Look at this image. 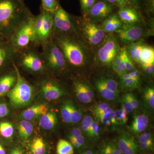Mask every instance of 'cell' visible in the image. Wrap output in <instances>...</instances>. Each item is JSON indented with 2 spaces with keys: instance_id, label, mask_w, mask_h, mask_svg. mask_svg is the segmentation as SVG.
<instances>
[{
  "instance_id": "cell-44",
  "label": "cell",
  "mask_w": 154,
  "mask_h": 154,
  "mask_svg": "<svg viewBox=\"0 0 154 154\" xmlns=\"http://www.w3.org/2000/svg\"><path fill=\"white\" fill-rule=\"evenodd\" d=\"M113 68L114 71L117 72L119 76L128 73L127 71L126 67H125V65L123 61L119 64L115 66H113Z\"/></svg>"
},
{
  "instance_id": "cell-14",
  "label": "cell",
  "mask_w": 154,
  "mask_h": 154,
  "mask_svg": "<svg viewBox=\"0 0 154 154\" xmlns=\"http://www.w3.org/2000/svg\"><path fill=\"white\" fill-rule=\"evenodd\" d=\"M113 10V5L102 0L96 2L85 16H88L90 22L95 23L106 19Z\"/></svg>"
},
{
  "instance_id": "cell-58",
  "label": "cell",
  "mask_w": 154,
  "mask_h": 154,
  "mask_svg": "<svg viewBox=\"0 0 154 154\" xmlns=\"http://www.w3.org/2000/svg\"><path fill=\"white\" fill-rule=\"evenodd\" d=\"M112 147V154H122L121 152L119 150V149L115 144L112 143L110 144Z\"/></svg>"
},
{
  "instance_id": "cell-16",
  "label": "cell",
  "mask_w": 154,
  "mask_h": 154,
  "mask_svg": "<svg viewBox=\"0 0 154 154\" xmlns=\"http://www.w3.org/2000/svg\"><path fill=\"white\" fill-rule=\"evenodd\" d=\"M118 17L122 22L125 24L138 23L141 21L137 11L134 8L130 6L120 8L118 12Z\"/></svg>"
},
{
  "instance_id": "cell-24",
  "label": "cell",
  "mask_w": 154,
  "mask_h": 154,
  "mask_svg": "<svg viewBox=\"0 0 154 154\" xmlns=\"http://www.w3.org/2000/svg\"><path fill=\"white\" fill-rule=\"evenodd\" d=\"M96 86L100 94L105 99L109 101H115L117 99L118 94L107 89L100 79L96 81Z\"/></svg>"
},
{
  "instance_id": "cell-39",
  "label": "cell",
  "mask_w": 154,
  "mask_h": 154,
  "mask_svg": "<svg viewBox=\"0 0 154 154\" xmlns=\"http://www.w3.org/2000/svg\"><path fill=\"white\" fill-rule=\"evenodd\" d=\"M121 105L122 109L125 110L127 113H131L135 110L132 104L128 100L125 95L122 96L121 100Z\"/></svg>"
},
{
  "instance_id": "cell-18",
  "label": "cell",
  "mask_w": 154,
  "mask_h": 154,
  "mask_svg": "<svg viewBox=\"0 0 154 154\" xmlns=\"http://www.w3.org/2000/svg\"><path fill=\"white\" fill-rule=\"evenodd\" d=\"M149 123V119L147 116L144 114L135 115L130 129L134 134H139L145 130Z\"/></svg>"
},
{
  "instance_id": "cell-7",
  "label": "cell",
  "mask_w": 154,
  "mask_h": 154,
  "mask_svg": "<svg viewBox=\"0 0 154 154\" xmlns=\"http://www.w3.org/2000/svg\"><path fill=\"white\" fill-rule=\"evenodd\" d=\"M33 26L37 47L52 40L54 36L52 13L41 9L40 14L34 16Z\"/></svg>"
},
{
  "instance_id": "cell-17",
  "label": "cell",
  "mask_w": 154,
  "mask_h": 154,
  "mask_svg": "<svg viewBox=\"0 0 154 154\" xmlns=\"http://www.w3.org/2000/svg\"><path fill=\"white\" fill-rule=\"evenodd\" d=\"M122 21L116 14H110L102 22L101 28L105 33L116 32L122 27Z\"/></svg>"
},
{
  "instance_id": "cell-35",
  "label": "cell",
  "mask_w": 154,
  "mask_h": 154,
  "mask_svg": "<svg viewBox=\"0 0 154 154\" xmlns=\"http://www.w3.org/2000/svg\"><path fill=\"white\" fill-rule=\"evenodd\" d=\"M71 102H65L62 107L61 111L63 119L65 122L67 123L71 122Z\"/></svg>"
},
{
  "instance_id": "cell-31",
  "label": "cell",
  "mask_w": 154,
  "mask_h": 154,
  "mask_svg": "<svg viewBox=\"0 0 154 154\" xmlns=\"http://www.w3.org/2000/svg\"><path fill=\"white\" fill-rule=\"evenodd\" d=\"M41 9L53 13L58 8L60 4L57 0H41Z\"/></svg>"
},
{
  "instance_id": "cell-10",
  "label": "cell",
  "mask_w": 154,
  "mask_h": 154,
  "mask_svg": "<svg viewBox=\"0 0 154 154\" xmlns=\"http://www.w3.org/2000/svg\"><path fill=\"white\" fill-rule=\"evenodd\" d=\"M81 23L82 24H80L77 20L78 34L81 31L90 44L93 45H98L105 39L106 33L101 26L91 22Z\"/></svg>"
},
{
  "instance_id": "cell-29",
  "label": "cell",
  "mask_w": 154,
  "mask_h": 154,
  "mask_svg": "<svg viewBox=\"0 0 154 154\" xmlns=\"http://www.w3.org/2000/svg\"><path fill=\"white\" fill-rule=\"evenodd\" d=\"M45 146L42 138L38 137L33 140L31 145L32 154H45Z\"/></svg>"
},
{
  "instance_id": "cell-36",
  "label": "cell",
  "mask_w": 154,
  "mask_h": 154,
  "mask_svg": "<svg viewBox=\"0 0 154 154\" xmlns=\"http://www.w3.org/2000/svg\"><path fill=\"white\" fill-rule=\"evenodd\" d=\"M116 114V120L117 125H123L126 123L128 118L127 113L123 109L117 110L115 111Z\"/></svg>"
},
{
  "instance_id": "cell-15",
  "label": "cell",
  "mask_w": 154,
  "mask_h": 154,
  "mask_svg": "<svg viewBox=\"0 0 154 154\" xmlns=\"http://www.w3.org/2000/svg\"><path fill=\"white\" fill-rule=\"evenodd\" d=\"M17 81L16 69L13 66L0 72V97L6 96Z\"/></svg>"
},
{
  "instance_id": "cell-19",
  "label": "cell",
  "mask_w": 154,
  "mask_h": 154,
  "mask_svg": "<svg viewBox=\"0 0 154 154\" xmlns=\"http://www.w3.org/2000/svg\"><path fill=\"white\" fill-rule=\"evenodd\" d=\"M48 112V107L45 104H40L32 106L24 110L22 114V118L25 120L30 121L37 116L45 114Z\"/></svg>"
},
{
  "instance_id": "cell-30",
  "label": "cell",
  "mask_w": 154,
  "mask_h": 154,
  "mask_svg": "<svg viewBox=\"0 0 154 154\" xmlns=\"http://www.w3.org/2000/svg\"><path fill=\"white\" fill-rule=\"evenodd\" d=\"M14 133V128L13 125L8 122H0V135L6 139L10 138Z\"/></svg>"
},
{
  "instance_id": "cell-9",
  "label": "cell",
  "mask_w": 154,
  "mask_h": 154,
  "mask_svg": "<svg viewBox=\"0 0 154 154\" xmlns=\"http://www.w3.org/2000/svg\"><path fill=\"white\" fill-rule=\"evenodd\" d=\"M105 37L98 50L97 56L98 60L101 63L107 65L112 63L121 49L114 35L110 34Z\"/></svg>"
},
{
  "instance_id": "cell-25",
  "label": "cell",
  "mask_w": 154,
  "mask_h": 154,
  "mask_svg": "<svg viewBox=\"0 0 154 154\" xmlns=\"http://www.w3.org/2000/svg\"><path fill=\"white\" fill-rule=\"evenodd\" d=\"M33 126L28 120H22L20 122L18 127L19 135L23 138H27L32 134L33 131Z\"/></svg>"
},
{
  "instance_id": "cell-23",
  "label": "cell",
  "mask_w": 154,
  "mask_h": 154,
  "mask_svg": "<svg viewBox=\"0 0 154 154\" xmlns=\"http://www.w3.org/2000/svg\"><path fill=\"white\" fill-rule=\"evenodd\" d=\"M141 64L149 65L154 63V50L152 47L144 45L140 54Z\"/></svg>"
},
{
  "instance_id": "cell-59",
  "label": "cell",
  "mask_w": 154,
  "mask_h": 154,
  "mask_svg": "<svg viewBox=\"0 0 154 154\" xmlns=\"http://www.w3.org/2000/svg\"><path fill=\"white\" fill-rule=\"evenodd\" d=\"M112 149L111 144H108L103 150V154H112Z\"/></svg>"
},
{
  "instance_id": "cell-12",
  "label": "cell",
  "mask_w": 154,
  "mask_h": 154,
  "mask_svg": "<svg viewBox=\"0 0 154 154\" xmlns=\"http://www.w3.org/2000/svg\"><path fill=\"white\" fill-rule=\"evenodd\" d=\"M17 54L10 41L0 38V72L13 66Z\"/></svg>"
},
{
  "instance_id": "cell-28",
  "label": "cell",
  "mask_w": 154,
  "mask_h": 154,
  "mask_svg": "<svg viewBox=\"0 0 154 154\" xmlns=\"http://www.w3.org/2000/svg\"><path fill=\"white\" fill-rule=\"evenodd\" d=\"M57 154H74L73 146L67 140H60L57 146Z\"/></svg>"
},
{
  "instance_id": "cell-46",
  "label": "cell",
  "mask_w": 154,
  "mask_h": 154,
  "mask_svg": "<svg viewBox=\"0 0 154 154\" xmlns=\"http://www.w3.org/2000/svg\"><path fill=\"white\" fill-rule=\"evenodd\" d=\"M106 2L109 3L112 5H115L120 8L128 6L124 0H102Z\"/></svg>"
},
{
  "instance_id": "cell-22",
  "label": "cell",
  "mask_w": 154,
  "mask_h": 154,
  "mask_svg": "<svg viewBox=\"0 0 154 154\" xmlns=\"http://www.w3.org/2000/svg\"><path fill=\"white\" fill-rule=\"evenodd\" d=\"M73 84L76 95L80 102L85 104H88L92 102L93 99H91L86 93L83 86V83L75 80Z\"/></svg>"
},
{
  "instance_id": "cell-62",
  "label": "cell",
  "mask_w": 154,
  "mask_h": 154,
  "mask_svg": "<svg viewBox=\"0 0 154 154\" xmlns=\"http://www.w3.org/2000/svg\"><path fill=\"white\" fill-rule=\"evenodd\" d=\"M0 154H6L5 150L1 143H0Z\"/></svg>"
},
{
  "instance_id": "cell-42",
  "label": "cell",
  "mask_w": 154,
  "mask_h": 154,
  "mask_svg": "<svg viewBox=\"0 0 154 154\" xmlns=\"http://www.w3.org/2000/svg\"><path fill=\"white\" fill-rule=\"evenodd\" d=\"M125 96L132 104L134 109H137L139 107V102L138 101L137 98L134 94L131 93H128L125 94Z\"/></svg>"
},
{
  "instance_id": "cell-53",
  "label": "cell",
  "mask_w": 154,
  "mask_h": 154,
  "mask_svg": "<svg viewBox=\"0 0 154 154\" xmlns=\"http://www.w3.org/2000/svg\"><path fill=\"white\" fill-rule=\"evenodd\" d=\"M108 107H109V105L107 103H101L96 106L94 110V113H95L102 110H105Z\"/></svg>"
},
{
  "instance_id": "cell-20",
  "label": "cell",
  "mask_w": 154,
  "mask_h": 154,
  "mask_svg": "<svg viewBox=\"0 0 154 154\" xmlns=\"http://www.w3.org/2000/svg\"><path fill=\"white\" fill-rule=\"evenodd\" d=\"M144 44L141 41L130 43L126 49L127 52L131 59L137 63H140V54Z\"/></svg>"
},
{
  "instance_id": "cell-49",
  "label": "cell",
  "mask_w": 154,
  "mask_h": 154,
  "mask_svg": "<svg viewBox=\"0 0 154 154\" xmlns=\"http://www.w3.org/2000/svg\"><path fill=\"white\" fill-rule=\"evenodd\" d=\"M94 121L93 118L90 115L85 116L83 119L82 122V125H85L87 126L90 131V137L91 136V125H92V122Z\"/></svg>"
},
{
  "instance_id": "cell-8",
  "label": "cell",
  "mask_w": 154,
  "mask_h": 154,
  "mask_svg": "<svg viewBox=\"0 0 154 154\" xmlns=\"http://www.w3.org/2000/svg\"><path fill=\"white\" fill-rule=\"evenodd\" d=\"M54 35L78 36L77 19L72 17L60 5L53 13Z\"/></svg>"
},
{
  "instance_id": "cell-63",
  "label": "cell",
  "mask_w": 154,
  "mask_h": 154,
  "mask_svg": "<svg viewBox=\"0 0 154 154\" xmlns=\"http://www.w3.org/2000/svg\"><path fill=\"white\" fill-rule=\"evenodd\" d=\"M82 154H94V152L91 150H88L87 151L83 153Z\"/></svg>"
},
{
  "instance_id": "cell-45",
  "label": "cell",
  "mask_w": 154,
  "mask_h": 154,
  "mask_svg": "<svg viewBox=\"0 0 154 154\" xmlns=\"http://www.w3.org/2000/svg\"><path fill=\"white\" fill-rule=\"evenodd\" d=\"M9 109L7 104L4 102H0V118H4L8 115Z\"/></svg>"
},
{
  "instance_id": "cell-32",
  "label": "cell",
  "mask_w": 154,
  "mask_h": 154,
  "mask_svg": "<svg viewBox=\"0 0 154 154\" xmlns=\"http://www.w3.org/2000/svg\"><path fill=\"white\" fill-rule=\"evenodd\" d=\"M144 100L149 108L152 110L154 108V89L152 87L146 88L144 92Z\"/></svg>"
},
{
  "instance_id": "cell-55",
  "label": "cell",
  "mask_w": 154,
  "mask_h": 154,
  "mask_svg": "<svg viewBox=\"0 0 154 154\" xmlns=\"http://www.w3.org/2000/svg\"><path fill=\"white\" fill-rule=\"evenodd\" d=\"M122 62V58L121 52L119 53V54L116 56V57L115 58L114 60H113L112 62V66H115L119 64Z\"/></svg>"
},
{
  "instance_id": "cell-51",
  "label": "cell",
  "mask_w": 154,
  "mask_h": 154,
  "mask_svg": "<svg viewBox=\"0 0 154 154\" xmlns=\"http://www.w3.org/2000/svg\"><path fill=\"white\" fill-rule=\"evenodd\" d=\"M83 86L88 96L91 99H93L94 97V93L91 88L85 83H83Z\"/></svg>"
},
{
  "instance_id": "cell-4",
  "label": "cell",
  "mask_w": 154,
  "mask_h": 154,
  "mask_svg": "<svg viewBox=\"0 0 154 154\" xmlns=\"http://www.w3.org/2000/svg\"><path fill=\"white\" fill-rule=\"evenodd\" d=\"M37 47L30 48L17 53L15 63L31 73L43 75L48 70L42 53Z\"/></svg>"
},
{
  "instance_id": "cell-27",
  "label": "cell",
  "mask_w": 154,
  "mask_h": 154,
  "mask_svg": "<svg viewBox=\"0 0 154 154\" xmlns=\"http://www.w3.org/2000/svg\"><path fill=\"white\" fill-rule=\"evenodd\" d=\"M140 78H134L121 79L120 88L124 91H131L138 87Z\"/></svg>"
},
{
  "instance_id": "cell-1",
  "label": "cell",
  "mask_w": 154,
  "mask_h": 154,
  "mask_svg": "<svg viewBox=\"0 0 154 154\" xmlns=\"http://www.w3.org/2000/svg\"><path fill=\"white\" fill-rule=\"evenodd\" d=\"M33 16L25 0H0V38L10 41L19 27Z\"/></svg>"
},
{
  "instance_id": "cell-47",
  "label": "cell",
  "mask_w": 154,
  "mask_h": 154,
  "mask_svg": "<svg viewBox=\"0 0 154 154\" xmlns=\"http://www.w3.org/2000/svg\"><path fill=\"white\" fill-rule=\"evenodd\" d=\"M142 68L146 74L149 76H153L154 71V63L149 65L141 64Z\"/></svg>"
},
{
  "instance_id": "cell-38",
  "label": "cell",
  "mask_w": 154,
  "mask_h": 154,
  "mask_svg": "<svg viewBox=\"0 0 154 154\" xmlns=\"http://www.w3.org/2000/svg\"><path fill=\"white\" fill-rule=\"evenodd\" d=\"M79 1L81 10L85 16L97 2V0H79Z\"/></svg>"
},
{
  "instance_id": "cell-5",
  "label": "cell",
  "mask_w": 154,
  "mask_h": 154,
  "mask_svg": "<svg viewBox=\"0 0 154 154\" xmlns=\"http://www.w3.org/2000/svg\"><path fill=\"white\" fill-rule=\"evenodd\" d=\"M42 56L48 70L56 74L64 73L68 65L62 51L53 39L41 45Z\"/></svg>"
},
{
  "instance_id": "cell-34",
  "label": "cell",
  "mask_w": 154,
  "mask_h": 154,
  "mask_svg": "<svg viewBox=\"0 0 154 154\" xmlns=\"http://www.w3.org/2000/svg\"><path fill=\"white\" fill-rule=\"evenodd\" d=\"M100 80L106 86L107 89L119 95V92L118 89V85L116 81L113 79L105 78V77L101 78Z\"/></svg>"
},
{
  "instance_id": "cell-60",
  "label": "cell",
  "mask_w": 154,
  "mask_h": 154,
  "mask_svg": "<svg viewBox=\"0 0 154 154\" xmlns=\"http://www.w3.org/2000/svg\"><path fill=\"white\" fill-rule=\"evenodd\" d=\"M69 139L70 140L71 143L73 146L74 147L76 148H79L80 147H81V146H80L74 139L71 137H69Z\"/></svg>"
},
{
  "instance_id": "cell-40",
  "label": "cell",
  "mask_w": 154,
  "mask_h": 154,
  "mask_svg": "<svg viewBox=\"0 0 154 154\" xmlns=\"http://www.w3.org/2000/svg\"><path fill=\"white\" fill-rule=\"evenodd\" d=\"M138 140L140 143L149 141H153V137L151 132L146 131L142 134L140 136Z\"/></svg>"
},
{
  "instance_id": "cell-3",
  "label": "cell",
  "mask_w": 154,
  "mask_h": 154,
  "mask_svg": "<svg viewBox=\"0 0 154 154\" xmlns=\"http://www.w3.org/2000/svg\"><path fill=\"white\" fill-rule=\"evenodd\" d=\"M14 66L17 72V81L7 96L8 97L11 105L14 107H23L29 105L32 101L34 88L22 76L15 62Z\"/></svg>"
},
{
  "instance_id": "cell-50",
  "label": "cell",
  "mask_w": 154,
  "mask_h": 154,
  "mask_svg": "<svg viewBox=\"0 0 154 154\" xmlns=\"http://www.w3.org/2000/svg\"><path fill=\"white\" fill-rule=\"evenodd\" d=\"M130 7L138 8L140 5V0H124Z\"/></svg>"
},
{
  "instance_id": "cell-57",
  "label": "cell",
  "mask_w": 154,
  "mask_h": 154,
  "mask_svg": "<svg viewBox=\"0 0 154 154\" xmlns=\"http://www.w3.org/2000/svg\"><path fill=\"white\" fill-rule=\"evenodd\" d=\"M69 137L74 139L75 140L80 146H82L84 145L85 144V138H84V137H83L82 135H81V136H80L76 138H72L70 137Z\"/></svg>"
},
{
  "instance_id": "cell-61",
  "label": "cell",
  "mask_w": 154,
  "mask_h": 154,
  "mask_svg": "<svg viewBox=\"0 0 154 154\" xmlns=\"http://www.w3.org/2000/svg\"><path fill=\"white\" fill-rule=\"evenodd\" d=\"M11 154H23V153L21 149L16 148L12 150Z\"/></svg>"
},
{
  "instance_id": "cell-21",
  "label": "cell",
  "mask_w": 154,
  "mask_h": 154,
  "mask_svg": "<svg viewBox=\"0 0 154 154\" xmlns=\"http://www.w3.org/2000/svg\"><path fill=\"white\" fill-rule=\"evenodd\" d=\"M57 122V117L54 112H47L41 116L39 125L43 129L50 130L55 126Z\"/></svg>"
},
{
  "instance_id": "cell-26",
  "label": "cell",
  "mask_w": 154,
  "mask_h": 154,
  "mask_svg": "<svg viewBox=\"0 0 154 154\" xmlns=\"http://www.w3.org/2000/svg\"><path fill=\"white\" fill-rule=\"evenodd\" d=\"M135 141L134 139L129 134H122L119 139L118 142V148L122 153L124 154L130 146Z\"/></svg>"
},
{
  "instance_id": "cell-52",
  "label": "cell",
  "mask_w": 154,
  "mask_h": 154,
  "mask_svg": "<svg viewBox=\"0 0 154 154\" xmlns=\"http://www.w3.org/2000/svg\"><path fill=\"white\" fill-rule=\"evenodd\" d=\"M140 144L141 149L143 150H149L152 148L153 146V141H149Z\"/></svg>"
},
{
  "instance_id": "cell-11",
  "label": "cell",
  "mask_w": 154,
  "mask_h": 154,
  "mask_svg": "<svg viewBox=\"0 0 154 154\" xmlns=\"http://www.w3.org/2000/svg\"><path fill=\"white\" fill-rule=\"evenodd\" d=\"M115 32L120 41L128 44L140 41L145 34L143 27L137 23L125 24Z\"/></svg>"
},
{
  "instance_id": "cell-54",
  "label": "cell",
  "mask_w": 154,
  "mask_h": 154,
  "mask_svg": "<svg viewBox=\"0 0 154 154\" xmlns=\"http://www.w3.org/2000/svg\"><path fill=\"white\" fill-rule=\"evenodd\" d=\"M82 130L79 128H75L72 130L70 137L76 138L82 135Z\"/></svg>"
},
{
  "instance_id": "cell-41",
  "label": "cell",
  "mask_w": 154,
  "mask_h": 154,
  "mask_svg": "<svg viewBox=\"0 0 154 154\" xmlns=\"http://www.w3.org/2000/svg\"><path fill=\"white\" fill-rule=\"evenodd\" d=\"M100 134V127L98 122L93 121L91 125V137H99Z\"/></svg>"
},
{
  "instance_id": "cell-48",
  "label": "cell",
  "mask_w": 154,
  "mask_h": 154,
  "mask_svg": "<svg viewBox=\"0 0 154 154\" xmlns=\"http://www.w3.org/2000/svg\"><path fill=\"white\" fill-rule=\"evenodd\" d=\"M119 77L121 79H131V78H140V75L139 72L135 69L130 73L119 75Z\"/></svg>"
},
{
  "instance_id": "cell-2",
  "label": "cell",
  "mask_w": 154,
  "mask_h": 154,
  "mask_svg": "<svg viewBox=\"0 0 154 154\" xmlns=\"http://www.w3.org/2000/svg\"><path fill=\"white\" fill-rule=\"evenodd\" d=\"M53 39L62 51L68 66L81 67L85 64L87 52L79 36L54 35Z\"/></svg>"
},
{
  "instance_id": "cell-33",
  "label": "cell",
  "mask_w": 154,
  "mask_h": 154,
  "mask_svg": "<svg viewBox=\"0 0 154 154\" xmlns=\"http://www.w3.org/2000/svg\"><path fill=\"white\" fill-rule=\"evenodd\" d=\"M122 58V61L124 63L125 65L128 72H132L135 70V68L134 65L132 60L128 56L127 52L126 49L125 48H122L120 50Z\"/></svg>"
},
{
  "instance_id": "cell-43",
  "label": "cell",
  "mask_w": 154,
  "mask_h": 154,
  "mask_svg": "<svg viewBox=\"0 0 154 154\" xmlns=\"http://www.w3.org/2000/svg\"><path fill=\"white\" fill-rule=\"evenodd\" d=\"M111 113H107L102 114V115L98 116L97 118L101 121L102 124L107 125V126H110L111 125V120H110Z\"/></svg>"
},
{
  "instance_id": "cell-13",
  "label": "cell",
  "mask_w": 154,
  "mask_h": 154,
  "mask_svg": "<svg viewBox=\"0 0 154 154\" xmlns=\"http://www.w3.org/2000/svg\"><path fill=\"white\" fill-rule=\"evenodd\" d=\"M44 98L48 101L56 100L64 94L63 89L57 81L49 78H44L39 84Z\"/></svg>"
},
{
  "instance_id": "cell-6",
  "label": "cell",
  "mask_w": 154,
  "mask_h": 154,
  "mask_svg": "<svg viewBox=\"0 0 154 154\" xmlns=\"http://www.w3.org/2000/svg\"><path fill=\"white\" fill-rule=\"evenodd\" d=\"M34 17L33 16L25 21L10 40L11 45L17 53L30 48L37 47L33 26Z\"/></svg>"
},
{
  "instance_id": "cell-37",
  "label": "cell",
  "mask_w": 154,
  "mask_h": 154,
  "mask_svg": "<svg viewBox=\"0 0 154 154\" xmlns=\"http://www.w3.org/2000/svg\"><path fill=\"white\" fill-rule=\"evenodd\" d=\"M71 123L77 124L82 118V113L77 109L72 103L71 104Z\"/></svg>"
},
{
  "instance_id": "cell-56",
  "label": "cell",
  "mask_w": 154,
  "mask_h": 154,
  "mask_svg": "<svg viewBox=\"0 0 154 154\" xmlns=\"http://www.w3.org/2000/svg\"><path fill=\"white\" fill-rule=\"evenodd\" d=\"M113 111V109L111 107H108L106 108L105 110H102V111H99L97 113H95L96 117H98L99 116L102 115V114H105V113H111Z\"/></svg>"
}]
</instances>
